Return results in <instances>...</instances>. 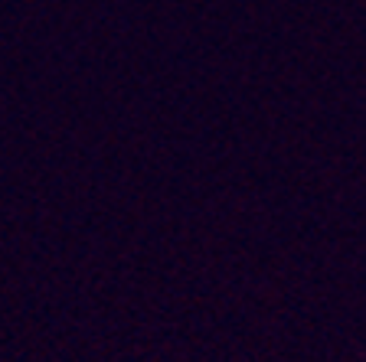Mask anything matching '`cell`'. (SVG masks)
<instances>
[]
</instances>
